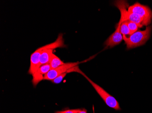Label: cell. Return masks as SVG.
<instances>
[{"mask_svg":"<svg viewBox=\"0 0 152 113\" xmlns=\"http://www.w3.org/2000/svg\"><path fill=\"white\" fill-rule=\"evenodd\" d=\"M43 46L37 48L35 51L31 54L30 58V67L28 71V73L32 75L35 73L41 67L40 63V57L43 51Z\"/></svg>","mask_w":152,"mask_h":113,"instance_id":"6","label":"cell"},{"mask_svg":"<svg viewBox=\"0 0 152 113\" xmlns=\"http://www.w3.org/2000/svg\"><path fill=\"white\" fill-rule=\"evenodd\" d=\"M128 12L136 14L143 21V25H149L152 22V12L149 7L140 4L139 2L129 6Z\"/></svg>","mask_w":152,"mask_h":113,"instance_id":"3","label":"cell"},{"mask_svg":"<svg viewBox=\"0 0 152 113\" xmlns=\"http://www.w3.org/2000/svg\"><path fill=\"white\" fill-rule=\"evenodd\" d=\"M81 109H68V110H63V111H57L55 113H77Z\"/></svg>","mask_w":152,"mask_h":113,"instance_id":"15","label":"cell"},{"mask_svg":"<svg viewBox=\"0 0 152 113\" xmlns=\"http://www.w3.org/2000/svg\"><path fill=\"white\" fill-rule=\"evenodd\" d=\"M66 74L67 73L62 74L58 76V77H56V78H55L51 81L55 84H59L62 81L64 78L66 76Z\"/></svg>","mask_w":152,"mask_h":113,"instance_id":"14","label":"cell"},{"mask_svg":"<svg viewBox=\"0 0 152 113\" xmlns=\"http://www.w3.org/2000/svg\"><path fill=\"white\" fill-rule=\"evenodd\" d=\"M114 5L119 9L121 13V17H120L119 22L121 23L124 22L128 21V16L129 12L127 9H128L129 6V3L125 1H114Z\"/></svg>","mask_w":152,"mask_h":113,"instance_id":"7","label":"cell"},{"mask_svg":"<svg viewBox=\"0 0 152 113\" xmlns=\"http://www.w3.org/2000/svg\"><path fill=\"white\" fill-rule=\"evenodd\" d=\"M128 20L142 27L143 25V21L142 19L137 15L136 14L130 12H129L128 16Z\"/></svg>","mask_w":152,"mask_h":113,"instance_id":"9","label":"cell"},{"mask_svg":"<svg viewBox=\"0 0 152 113\" xmlns=\"http://www.w3.org/2000/svg\"><path fill=\"white\" fill-rule=\"evenodd\" d=\"M51 70V68L50 64H44V65H42L38 69V70L34 74H35L36 75L40 76L41 78L44 79V75L48 73Z\"/></svg>","mask_w":152,"mask_h":113,"instance_id":"11","label":"cell"},{"mask_svg":"<svg viewBox=\"0 0 152 113\" xmlns=\"http://www.w3.org/2000/svg\"><path fill=\"white\" fill-rule=\"evenodd\" d=\"M80 63V62L64 63L63 65L59 66L57 68L51 70L48 73L44 75V80L52 81L58 76L64 73H67L69 70L77 66Z\"/></svg>","mask_w":152,"mask_h":113,"instance_id":"4","label":"cell"},{"mask_svg":"<svg viewBox=\"0 0 152 113\" xmlns=\"http://www.w3.org/2000/svg\"><path fill=\"white\" fill-rule=\"evenodd\" d=\"M120 31V33L124 36H127V35H129L130 36L132 35L126 22H124L121 24Z\"/></svg>","mask_w":152,"mask_h":113,"instance_id":"12","label":"cell"},{"mask_svg":"<svg viewBox=\"0 0 152 113\" xmlns=\"http://www.w3.org/2000/svg\"><path fill=\"white\" fill-rule=\"evenodd\" d=\"M152 28V26H147L145 30L137 31L129 37L123 35L127 49L135 48L145 44L150 38Z\"/></svg>","mask_w":152,"mask_h":113,"instance_id":"1","label":"cell"},{"mask_svg":"<svg viewBox=\"0 0 152 113\" xmlns=\"http://www.w3.org/2000/svg\"><path fill=\"white\" fill-rule=\"evenodd\" d=\"M77 113H88L87 112V110L86 109H83V110H80Z\"/></svg>","mask_w":152,"mask_h":113,"instance_id":"16","label":"cell"},{"mask_svg":"<svg viewBox=\"0 0 152 113\" xmlns=\"http://www.w3.org/2000/svg\"><path fill=\"white\" fill-rule=\"evenodd\" d=\"M64 63L61 61L58 57L53 54L50 59L49 64L51 66V70L57 68L58 67L63 65Z\"/></svg>","mask_w":152,"mask_h":113,"instance_id":"10","label":"cell"},{"mask_svg":"<svg viewBox=\"0 0 152 113\" xmlns=\"http://www.w3.org/2000/svg\"><path fill=\"white\" fill-rule=\"evenodd\" d=\"M83 76L92 85V86L94 88L96 92L101 97L102 99V100L104 101L108 107L114 109L116 110H121V108H120L119 103L115 98L108 94L106 91H105L102 87L98 85V84H96V83L92 81L86 75L84 74Z\"/></svg>","mask_w":152,"mask_h":113,"instance_id":"2","label":"cell"},{"mask_svg":"<svg viewBox=\"0 0 152 113\" xmlns=\"http://www.w3.org/2000/svg\"><path fill=\"white\" fill-rule=\"evenodd\" d=\"M127 24H128V27L130 30L131 34H134L135 32H137V30L139 29V28H142V26L134 23L132 22H129V20L126 21Z\"/></svg>","mask_w":152,"mask_h":113,"instance_id":"13","label":"cell"},{"mask_svg":"<svg viewBox=\"0 0 152 113\" xmlns=\"http://www.w3.org/2000/svg\"><path fill=\"white\" fill-rule=\"evenodd\" d=\"M43 48L44 49L40 57L41 66L44 64H49L52 55L53 54V49H46L44 46H43Z\"/></svg>","mask_w":152,"mask_h":113,"instance_id":"8","label":"cell"},{"mask_svg":"<svg viewBox=\"0 0 152 113\" xmlns=\"http://www.w3.org/2000/svg\"><path fill=\"white\" fill-rule=\"evenodd\" d=\"M121 24L122 23L120 22H118L116 25V30L114 33H113L109 36V38L106 40L104 43L106 48H112L115 46L119 45L124 40L123 35L120 33V31Z\"/></svg>","mask_w":152,"mask_h":113,"instance_id":"5","label":"cell"}]
</instances>
